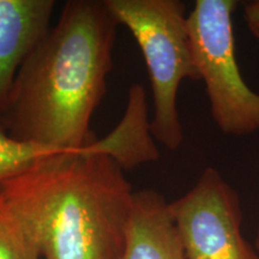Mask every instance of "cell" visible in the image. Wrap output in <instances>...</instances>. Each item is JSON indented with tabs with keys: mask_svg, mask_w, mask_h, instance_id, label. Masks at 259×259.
<instances>
[{
	"mask_svg": "<svg viewBox=\"0 0 259 259\" xmlns=\"http://www.w3.org/2000/svg\"><path fill=\"white\" fill-rule=\"evenodd\" d=\"M118 24L125 25L143 54L153 93L150 134L178 150L184 131L177 97L184 79L200 80L191 46L185 3L180 0H105Z\"/></svg>",
	"mask_w": 259,
	"mask_h": 259,
	"instance_id": "cell-3",
	"label": "cell"
},
{
	"mask_svg": "<svg viewBox=\"0 0 259 259\" xmlns=\"http://www.w3.org/2000/svg\"><path fill=\"white\" fill-rule=\"evenodd\" d=\"M61 154H67V151L14 139L0 118V184Z\"/></svg>",
	"mask_w": 259,
	"mask_h": 259,
	"instance_id": "cell-9",
	"label": "cell"
},
{
	"mask_svg": "<svg viewBox=\"0 0 259 259\" xmlns=\"http://www.w3.org/2000/svg\"><path fill=\"white\" fill-rule=\"evenodd\" d=\"M168 204L157 191H136L121 259H186Z\"/></svg>",
	"mask_w": 259,
	"mask_h": 259,
	"instance_id": "cell-7",
	"label": "cell"
},
{
	"mask_svg": "<svg viewBox=\"0 0 259 259\" xmlns=\"http://www.w3.org/2000/svg\"><path fill=\"white\" fill-rule=\"evenodd\" d=\"M254 248H255V250H257V252L259 253V225H258V228H257V233H255Z\"/></svg>",
	"mask_w": 259,
	"mask_h": 259,
	"instance_id": "cell-12",
	"label": "cell"
},
{
	"mask_svg": "<svg viewBox=\"0 0 259 259\" xmlns=\"http://www.w3.org/2000/svg\"><path fill=\"white\" fill-rule=\"evenodd\" d=\"M244 19L248 30L259 41V0H252V2L245 3Z\"/></svg>",
	"mask_w": 259,
	"mask_h": 259,
	"instance_id": "cell-11",
	"label": "cell"
},
{
	"mask_svg": "<svg viewBox=\"0 0 259 259\" xmlns=\"http://www.w3.org/2000/svg\"><path fill=\"white\" fill-rule=\"evenodd\" d=\"M0 192L42 259H121L135 191L105 138L3 181Z\"/></svg>",
	"mask_w": 259,
	"mask_h": 259,
	"instance_id": "cell-2",
	"label": "cell"
},
{
	"mask_svg": "<svg viewBox=\"0 0 259 259\" xmlns=\"http://www.w3.org/2000/svg\"><path fill=\"white\" fill-rule=\"evenodd\" d=\"M118 25L105 0L64 5L18 71L0 113L12 138L67 153L96 139L90 121L107 92Z\"/></svg>",
	"mask_w": 259,
	"mask_h": 259,
	"instance_id": "cell-1",
	"label": "cell"
},
{
	"mask_svg": "<svg viewBox=\"0 0 259 259\" xmlns=\"http://www.w3.org/2000/svg\"><path fill=\"white\" fill-rule=\"evenodd\" d=\"M186 259H259L242 234L239 194L215 168L168 204Z\"/></svg>",
	"mask_w": 259,
	"mask_h": 259,
	"instance_id": "cell-5",
	"label": "cell"
},
{
	"mask_svg": "<svg viewBox=\"0 0 259 259\" xmlns=\"http://www.w3.org/2000/svg\"><path fill=\"white\" fill-rule=\"evenodd\" d=\"M0 259H42L0 192Z\"/></svg>",
	"mask_w": 259,
	"mask_h": 259,
	"instance_id": "cell-10",
	"label": "cell"
},
{
	"mask_svg": "<svg viewBox=\"0 0 259 259\" xmlns=\"http://www.w3.org/2000/svg\"><path fill=\"white\" fill-rule=\"evenodd\" d=\"M238 0H197L187 15L191 46L205 84L210 113L222 134L259 131V93L242 77L235 56L233 16Z\"/></svg>",
	"mask_w": 259,
	"mask_h": 259,
	"instance_id": "cell-4",
	"label": "cell"
},
{
	"mask_svg": "<svg viewBox=\"0 0 259 259\" xmlns=\"http://www.w3.org/2000/svg\"><path fill=\"white\" fill-rule=\"evenodd\" d=\"M54 0H0V113L18 71L51 30Z\"/></svg>",
	"mask_w": 259,
	"mask_h": 259,
	"instance_id": "cell-6",
	"label": "cell"
},
{
	"mask_svg": "<svg viewBox=\"0 0 259 259\" xmlns=\"http://www.w3.org/2000/svg\"><path fill=\"white\" fill-rule=\"evenodd\" d=\"M109 135L116 145L115 162L122 170L158 160L160 153L150 134L147 94L141 84L131 85L125 114Z\"/></svg>",
	"mask_w": 259,
	"mask_h": 259,
	"instance_id": "cell-8",
	"label": "cell"
}]
</instances>
